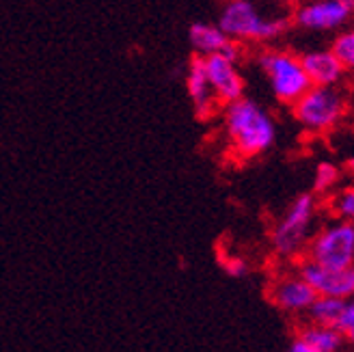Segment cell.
I'll return each mask as SVG.
<instances>
[{
	"label": "cell",
	"mask_w": 354,
	"mask_h": 352,
	"mask_svg": "<svg viewBox=\"0 0 354 352\" xmlns=\"http://www.w3.org/2000/svg\"><path fill=\"white\" fill-rule=\"evenodd\" d=\"M186 89H188V98L192 102L194 111H197L199 117H209L216 109V95L214 89H212L205 65H203V57H194L188 65V74H186Z\"/></svg>",
	"instance_id": "obj_14"
},
{
	"label": "cell",
	"mask_w": 354,
	"mask_h": 352,
	"mask_svg": "<svg viewBox=\"0 0 354 352\" xmlns=\"http://www.w3.org/2000/svg\"><path fill=\"white\" fill-rule=\"evenodd\" d=\"M203 65L218 104H229L244 95V78L236 59H229L225 55H207L203 57Z\"/></svg>",
	"instance_id": "obj_9"
},
{
	"label": "cell",
	"mask_w": 354,
	"mask_h": 352,
	"mask_svg": "<svg viewBox=\"0 0 354 352\" xmlns=\"http://www.w3.org/2000/svg\"><path fill=\"white\" fill-rule=\"evenodd\" d=\"M315 290L311 288L309 281L298 272H286L281 275L272 288H270V298L272 303L286 313H307L311 303L315 301Z\"/></svg>",
	"instance_id": "obj_10"
},
{
	"label": "cell",
	"mask_w": 354,
	"mask_h": 352,
	"mask_svg": "<svg viewBox=\"0 0 354 352\" xmlns=\"http://www.w3.org/2000/svg\"><path fill=\"white\" fill-rule=\"evenodd\" d=\"M292 20L309 33H339L354 22V0H300Z\"/></svg>",
	"instance_id": "obj_7"
},
{
	"label": "cell",
	"mask_w": 354,
	"mask_h": 352,
	"mask_svg": "<svg viewBox=\"0 0 354 352\" xmlns=\"http://www.w3.org/2000/svg\"><path fill=\"white\" fill-rule=\"evenodd\" d=\"M188 39L192 50L197 52L199 57H207V55H225L229 59L240 57V48L238 41H234L232 37H227L225 30L221 26L214 24H205V22H197L192 24L188 30Z\"/></svg>",
	"instance_id": "obj_11"
},
{
	"label": "cell",
	"mask_w": 354,
	"mask_h": 352,
	"mask_svg": "<svg viewBox=\"0 0 354 352\" xmlns=\"http://www.w3.org/2000/svg\"><path fill=\"white\" fill-rule=\"evenodd\" d=\"M294 119L305 132L326 134L339 126L346 115V100L337 86L311 84L309 89L292 104Z\"/></svg>",
	"instance_id": "obj_3"
},
{
	"label": "cell",
	"mask_w": 354,
	"mask_h": 352,
	"mask_svg": "<svg viewBox=\"0 0 354 352\" xmlns=\"http://www.w3.org/2000/svg\"><path fill=\"white\" fill-rule=\"evenodd\" d=\"M305 72L311 80V84L320 86H337L346 74V67L342 61L335 57L330 48H313L300 55Z\"/></svg>",
	"instance_id": "obj_12"
},
{
	"label": "cell",
	"mask_w": 354,
	"mask_h": 352,
	"mask_svg": "<svg viewBox=\"0 0 354 352\" xmlns=\"http://www.w3.org/2000/svg\"><path fill=\"white\" fill-rule=\"evenodd\" d=\"M335 328L342 333L344 344H350L354 348V298H348L344 303L339 318L335 322Z\"/></svg>",
	"instance_id": "obj_19"
},
{
	"label": "cell",
	"mask_w": 354,
	"mask_h": 352,
	"mask_svg": "<svg viewBox=\"0 0 354 352\" xmlns=\"http://www.w3.org/2000/svg\"><path fill=\"white\" fill-rule=\"evenodd\" d=\"M298 270L309 281L317 296H335L344 301L354 298V266L333 268L305 259Z\"/></svg>",
	"instance_id": "obj_8"
},
{
	"label": "cell",
	"mask_w": 354,
	"mask_h": 352,
	"mask_svg": "<svg viewBox=\"0 0 354 352\" xmlns=\"http://www.w3.org/2000/svg\"><path fill=\"white\" fill-rule=\"evenodd\" d=\"M257 63L270 84L272 95L281 104H290L292 106L311 86L300 55H294L290 50H266L259 55Z\"/></svg>",
	"instance_id": "obj_5"
},
{
	"label": "cell",
	"mask_w": 354,
	"mask_h": 352,
	"mask_svg": "<svg viewBox=\"0 0 354 352\" xmlns=\"http://www.w3.org/2000/svg\"><path fill=\"white\" fill-rule=\"evenodd\" d=\"M346 165H348V169H350V171L354 173V151H352V154H350V156L346 158Z\"/></svg>",
	"instance_id": "obj_21"
},
{
	"label": "cell",
	"mask_w": 354,
	"mask_h": 352,
	"mask_svg": "<svg viewBox=\"0 0 354 352\" xmlns=\"http://www.w3.org/2000/svg\"><path fill=\"white\" fill-rule=\"evenodd\" d=\"M330 50L335 52V57L342 61L346 72H354V22L337 33V37L333 39Z\"/></svg>",
	"instance_id": "obj_16"
},
{
	"label": "cell",
	"mask_w": 354,
	"mask_h": 352,
	"mask_svg": "<svg viewBox=\"0 0 354 352\" xmlns=\"http://www.w3.org/2000/svg\"><path fill=\"white\" fill-rule=\"evenodd\" d=\"M344 303H346L344 298H335V296H315V301H313L311 307L307 309V318H309V322L335 326V322H337L339 313H342Z\"/></svg>",
	"instance_id": "obj_15"
},
{
	"label": "cell",
	"mask_w": 354,
	"mask_h": 352,
	"mask_svg": "<svg viewBox=\"0 0 354 352\" xmlns=\"http://www.w3.org/2000/svg\"><path fill=\"white\" fill-rule=\"evenodd\" d=\"M225 270L232 277H244L246 275V263L238 257H229L225 259Z\"/></svg>",
	"instance_id": "obj_20"
},
{
	"label": "cell",
	"mask_w": 354,
	"mask_h": 352,
	"mask_svg": "<svg viewBox=\"0 0 354 352\" xmlns=\"http://www.w3.org/2000/svg\"><path fill=\"white\" fill-rule=\"evenodd\" d=\"M317 199L313 195L296 197L272 230V246L281 257L305 253L317 223Z\"/></svg>",
	"instance_id": "obj_4"
},
{
	"label": "cell",
	"mask_w": 354,
	"mask_h": 352,
	"mask_svg": "<svg viewBox=\"0 0 354 352\" xmlns=\"http://www.w3.org/2000/svg\"><path fill=\"white\" fill-rule=\"evenodd\" d=\"M328 207L335 219L354 223V184H348V186H342L339 190H335Z\"/></svg>",
	"instance_id": "obj_17"
},
{
	"label": "cell",
	"mask_w": 354,
	"mask_h": 352,
	"mask_svg": "<svg viewBox=\"0 0 354 352\" xmlns=\"http://www.w3.org/2000/svg\"><path fill=\"white\" fill-rule=\"evenodd\" d=\"M218 26L234 41L268 44L288 30L290 20L286 13L266 11L255 0H227L218 17Z\"/></svg>",
	"instance_id": "obj_2"
},
{
	"label": "cell",
	"mask_w": 354,
	"mask_h": 352,
	"mask_svg": "<svg viewBox=\"0 0 354 352\" xmlns=\"http://www.w3.org/2000/svg\"><path fill=\"white\" fill-rule=\"evenodd\" d=\"M225 106L227 140L240 158L261 156L274 145L277 121L259 102L242 95Z\"/></svg>",
	"instance_id": "obj_1"
},
{
	"label": "cell",
	"mask_w": 354,
	"mask_h": 352,
	"mask_svg": "<svg viewBox=\"0 0 354 352\" xmlns=\"http://www.w3.org/2000/svg\"><path fill=\"white\" fill-rule=\"evenodd\" d=\"M272 3H279V5H292V3H298V0H272Z\"/></svg>",
	"instance_id": "obj_22"
},
{
	"label": "cell",
	"mask_w": 354,
	"mask_h": 352,
	"mask_svg": "<svg viewBox=\"0 0 354 352\" xmlns=\"http://www.w3.org/2000/svg\"><path fill=\"white\" fill-rule=\"evenodd\" d=\"M305 253L309 261L322 266H354V223L333 216L313 232Z\"/></svg>",
	"instance_id": "obj_6"
},
{
	"label": "cell",
	"mask_w": 354,
	"mask_h": 352,
	"mask_svg": "<svg viewBox=\"0 0 354 352\" xmlns=\"http://www.w3.org/2000/svg\"><path fill=\"white\" fill-rule=\"evenodd\" d=\"M339 184V169L333 163H320L315 167V175H313V190L324 195V192L335 190Z\"/></svg>",
	"instance_id": "obj_18"
},
{
	"label": "cell",
	"mask_w": 354,
	"mask_h": 352,
	"mask_svg": "<svg viewBox=\"0 0 354 352\" xmlns=\"http://www.w3.org/2000/svg\"><path fill=\"white\" fill-rule=\"evenodd\" d=\"M342 346L344 337L335 326L309 322L300 326L292 337L290 352H337L342 350Z\"/></svg>",
	"instance_id": "obj_13"
}]
</instances>
